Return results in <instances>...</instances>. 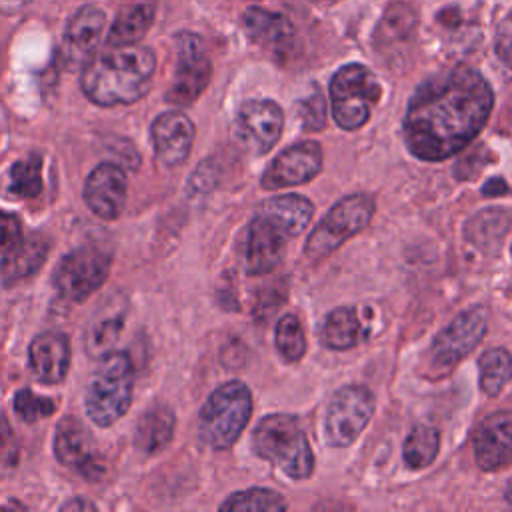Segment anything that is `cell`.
I'll list each match as a JSON object with an SVG mask.
<instances>
[{
  "label": "cell",
  "mask_w": 512,
  "mask_h": 512,
  "mask_svg": "<svg viewBox=\"0 0 512 512\" xmlns=\"http://www.w3.org/2000/svg\"><path fill=\"white\" fill-rule=\"evenodd\" d=\"M494 92L486 78L458 66L424 80L412 94L404 122V142L412 156L438 162L466 148L486 126Z\"/></svg>",
  "instance_id": "cell-1"
},
{
  "label": "cell",
  "mask_w": 512,
  "mask_h": 512,
  "mask_svg": "<svg viewBox=\"0 0 512 512\" xmlns=\"http://www.w3.org/2000/svg\"><path fill=\"white\" fill-rule=\"evenodd\" d=\"M156 56L150 48L108 46L82 68V90L98 106H122L140 100L152 84Z\"/></svg>",
  "instance_id": "cell-2"
},
{
  "label": "cell",
  "mask_w": 512,
  "mask_h": 512,
  "mask_svg": "<svg viewBox=\"0 0 512 512\" xmlns=\"http://www.w3.org/2000/svg\"><path fill=\"white\" fill-rule=\"evenodd\" d=\"M252 448L292 480H306L314 472V452L308 436L292 414L262 418L252 432Z\"/></svg>",
  "instance_id": "cell-3"
},
{
  "label": "cell",
  "mask_w": 512,
  "mask_h": 512,
  "mask_svg": "<svg viewBox=\"0 0 512 512\" xmlns=\"http://www.w3.org/2000/svg\"><path fill=\"white\" fill-rule=\"evenodd\" d=\"M134 368L126 352H108L94 370L86 390V412L96 426H112L130 408Z\"/></svg>",
  "instance_id": "cell-4"
},
{
  "label": "cell",
  "mask_w": 512,
  "mask_h": 512,
  "mask_svg": "<svg viewBox=\"0 0 512 512\" xmlns=\"http://www.w3.org/2000/svg\"><path fill=\"white\" fill-rule=\"evenodd\" d=\"M252 414V394L240 380L218 386L200 410L198 434L216 450L230 448L244 432Z\"/></svg>",
  "instance_id": "cell-5"
},
{
  "label": "cell",
  "mask_w": 512,
  "mask_h": 512,
  "mask_svg": "<svg viewBox=\"0 0 512 512\" xmlns=\"http://www.w3.org/2000/svg\"><path fill=\"white\" fill-rule=\"evenodd\" d=\"M382 94L380 82L364 64H346L330 80V106L344 130L362 128Z\"/></svg>",
  "instance_id": "cell-6"
},
{
  "label": "cell",
  "mask_w": 512,
  "mask_h": 512,
  "mask_svg": "<svg viewBox=\"0 0 512 512\" xmlns=\"http://www.w3.org/2000/svg\"><path fill=\"white\" fill-rule=\"evenodd\" d=\"M374 212L376 200L372 194L354 192L340 198L310 232L304 244V254L316 260L330 256L348 238L364 230L372 220Z\"/></svg>",
  "instance_id": "cell-7"
},
{
  "label": "cell",
  "mask_w": 512,
  "mask_h": 512,
  "mask_svg": "<svg viewBox=\"0 0 512 512\" xmlns=\"http://www.w3.org/2000/svg\"><path fill=\"white\" fill-rule=\"evenodd\" d=\"M110 272V256L94 246H82L66 254L52 276L56 292L68 302H84L96 292Z\"/></svg>",
  "instance_id": "cell-8"
},
{
  "label": "cell",
  "mask_w": 512,
  "mask_h": 512,
  "mask_svg": "<svg viewBox=\"0 0 512 512\" xmlns=\"http://www.w3.org/2000/svg\"><path fill=\"white\" fill-rule=\"evenodd\" d=\"M376 408L374 394L360 384L340 388L326 410V440L334 448L350 446L368 426Z\"/></svg>",
  "instance_id": "cell-9"
},
{
  "label": "cell",
  "mask_w": 512,
  "mask_h": 512,
  "mask_svg": "<svg viewBox=\"0 0 512 512\" xmlns=\"http://www.w3.org/2000/svg\"><path fill=\"white\" fill-rule=\"evenodd\" d=\"M212 64L200 36L180 32L176 38V68L166 100L176 106L192 104L208 86Z\"/></svg>",
  "instance_id": "cell-10"
},
{
  "label": "cell",
  "mask_w": 512,
  "mask_h": 512,
  "mask_svg": "<svg viewBox=\"0 0 512 512\" xmlns=\"http://www.w3.org/2000/svg\"><path fill=\"white\" fill-rule=\"evenodd\" d=\"M488 328L486 306H472L460 312L432 342V362L436 368H452L464 360L484 338Z\"/></svg>",
  "instance_id": "cell-11"
},
{
  "label": "cell",
  "mask_w": 512,
  "mask_h": 512,
  "mask_svg": "<svg viewBox=\"0 0 512 512\" xmlns=\"http://www.w3.org/2000/svg\"><path fill=\"white\" fill-rule=\"evenodd\" d=\"M284 112L274 100H248L234 122L236 140L254 154H266L280 140Z\"/></svg>",
  "instance_id": "cell-12"
},
{
  "label": "cell",
  "mask_w": 512,
  "mask_h": 512,
  "mask_svg": "<svg viewBox=\"0 0 512 512\" xmlns=\"http://www.w3.org/2000/svg\"><path fill=\"white\" fill-rule=\"evenodd\" d=\"M54 452L62 466L70 468L74 474L96 482L104 474V460L82 422L66 416L56 426Z\"/></svg>",
  "instance_id": "cell-13"
},
{
  "label": "cell",
  "mask_w": 512,
  "mask_h": 512,
  "mask_svg": "<svg viewBox=\"0 0 512 512\" xmlns=\"http://www.w3.org/2000/svg\"><path fill=\"white\" fill-rule=\"evenodd\" d=\"M324 152L314 140H304L282 150L264 170L260 184L264 190H280L310 182L322 170Z\"/></svg>",
  "instance_id": "cell-14"
},
{
  "label": "cell",
  "mask_w": 512,
  "mask_h": 512,
  "mask_svg": "<svg viewBox=\"0 0 512 512\" xmlns=\"http://www.w3.org/2000/svg\"><path fill=\"white\" fill-rule=\"evenodd\" d=\"M286 230L264 212H256L248 224L244 246V268L248 274H266L282 260L286 242Z\"/></svg>",
  "instance_id": "cell-15"
},
{
  "label": "cell",
  "mask_w": 512,
  "mask_h": 512,
  "mask_svg": "<svg viewBox=\"0 0 512 512\" xmlns=\"http://www.w3.org/2000/svg\"><path fill=\"white\" fill-rule=\"evenodd\" d=\"M106 28V14L98 6H82L66 24L62 58L70 70L84 68L94 56Z\"/></svg>",
  "instance_id": "cell-16"
},
{
  "label": "cell",
  "mask_w": 512,
  "mask_h": 512,
  "mask_svg": "<svg viewBox=\"0 0 512 512\" xmlns=\"http://www.w3.org/2000/svg\"><path fill=\"white\" fill-rule=\"evenodd\" d=\"M474 456L482 470L496 472L512 462V410L486 416L474 432Z\"/></svg>",
  "instance_id": "cell-17"
},
{
  "label": "cell",
  "mask_w": 512,
  "mask_h": 512,
  "mask_svg": "<svg viewBox=\"0 0 512 512\" xmlns=\"http://www.w3.org/2000/svg\"><path fill=\"white\" fill-rule=\"evenodd\" d=\"M126 196V174L112 162L98 164L86 178L84 200L88 208L104 220H114L122 214Z\"/></svg>",
  "instance_id": "cell-18"
},
{
  "label": "cell",
  "mask_w": 512,
  "mask_h": 512,
  "mask_svg": "<svg viewBox=\"0 0 512 512\" xmlns=\"http://www.w3.org/2000/svg\"><path fill=\"white\" fill-rule=\"evenodd\" d=\"M194 134V124L184 112L170 110L160 114L152 122V142L158 160L170 168L180 166L192 150Z\"/></svg>",
  "instance_id": "cell-19"
},
{
  "label": "cell",
  "mask_w": 512,
  "mask_h": 512,
  "mask_svg": "<svg viewBox=\"0 0 512 512\" xmlns=\"http://www.w3.org/2000/svg\"><path fill=\"white\" fill-rule=\"evenodd\" d=\"M30 372L38 382L60 384L70 366V340L62 332H46L32 340L28 352Z\"/></svg>",
  "instance_id": "cell-20"
},
{
  "label": "cell",
  "mask_w": 512,
  "mask_h": 512,
  "mask_svg": "<svg viewBox=\"0 0 512 512\" xmlns=\"http://www.w3.org/2000/svg\"><path fill=\"white\" fill-rule=\"evenodd\" d=\"M512 228V212L502 206H488L468 218L464 226L466 240L486 254H496Z\"/></svg>",
  "instance_id": "cell-21"
},
{
  "label": "cell",
  "mask_w": 512,
  "mask_h": 512,
  "mask_svg": "<svg viewBox=\"0 0 512 512\" xmlns=\"http://www.w3.org/2000/svg\"><path fill=\"white\" fill-rule=\"evenodd\" d=\"M242 24L246 34L262 46L268 48H282L292 42L294 28L292 22L278 12H270L260 6H252L244 12Z\"/></svg>",
  "instance_id": "cell-22"
},
{
  "label": "cell",
  "mask_w": 512,
  "mask_h": 512,
  "mask_svg": "<svg viewBox=\"0 0 512 512\" xmlns=\"http://www.w3.org/2000/svg\"><path fill=\"white\" fill-rule=\"evenodd\" d=\"M174 426H176L174 412L164 404H154L140 416L136 424V432H134L136 448L144 454H154L162 450L164 446L170 444L174 436Z\"/></svg>",
  "instance_id": "cell-23"
},
{
  "label": "cell",
  "mask_w": 512,
  "mask_h": 512,
  "mask_svg": "<svg viewBox=\"0 0 512 512\" xmlns=\"http://www.w3.org/2000/svg\"><path fill=\"white\" fill-rule=\"evenodd\" d=\"M258 210L268 214L272 220H276L292 238V236H298L310 224L314 214V204L300 194H278L264 200Z\"/></svg>",
  "instance_id": "cell-24"
},
{
  "label": "cell",
  "mask_w": 512,
  "mask_h": 512,
  "mask_svg": "<svg viewBox=\"0 0 512 512\" xmlns=\"http://www.w3.org/2000/svg\"><path fill=\"white\" fill-rule=\"evenodd\" d=\"M46 254H48V242L42 236L34 234L22 240L16 248L6 252L0 264L4 284H14L32 276L44 264Z\"/></svg>",
  "instance_id": "cell-25"
},
{
  "label": "cell",
  "mask_w": 512,
  "mask_h": 512,
  "mask_svg": "<svg viewBox=\"0 0 512 512\" xmlns=\"http://www.w3.org/2000/svg\"><path fill=\"white\" fill-rule=\"evenodd\" d=\"M362 336L364 328L354 306H338L324 320L322 342L330 350H348L356 346Z\"/></svg>",
  "instance_id": "cell-26"
},
{
  "label": "cell",
  "mask_w": 512,
  "mask_h": 512,
  "mask_svg": "<svg viewBox=\"0 0 512 512\" xmlns=\"http://www.w3.org/2000/svg\"><path fill=\"white\" fill-rule=\"evenodd\" d=\"M154 6L148 2L134 4L122 10L110 26L108 46H130L136 44L154 22Z\"/></svg>",
  "instance_id": "cell-27"
},
{
  "label": "cell",
  "mask_w": 512,
  "mask_h": 512,
  "mask_svg": "<svg viewBox=\"0 0 512 512\" xmlns=\"http://www.w3.org/2000/svg\"><path fill=\"white\" fill-rule=\"evenodd\" d=\"M124 316L126 314L122 308H110L100 316H94L84 340L90 356H104L112 352V346L118 342L124 328Z\"/></svg>",
  "instance_id": "cell-28"
},
{
  "label": "cell",
  "mask_w": 512,
  "mask_h": 512,
  "mask_svg": "<svg viewBox=\"0 0 512 512\" xmlns=\"http://www.w3.org/2000/svg\"><path fill=\"white\" fill-rule=\"evenodd\" d=\"M438 448H440V432L430 424H416L404 440L402 456L408 468L420 470L430 466L436 460Z\"/></svg>",
  "instance_id": "cell-29"
},
{
  "label": "cell",
  "mask_w": 512,
  "mask_h": 512,
  "mask_svg": "<svg viewBox=\"0 0 512 512\" xmlns=\"http://www.w3.org/2000/svg\"><path fill=\"white\" fill-rule=\"evenodd\" d=\"M480 388L486 396H498L512 380V354L506 348H490L480 360Z\"/></svg>",
  "instance_id": "cell-30"
},
{
  "label": "cell",
  "mask_w": 512,
  "mask_h": 512,
  "mask_svg": "<svg viewBox=\"0 0 512 512\" xmlns=\"http://www.w3.org/2000/svg\"><path fill=\"white\" fill-rule=\"evenodd\" d=\"M288 504L282 494L270 488H248L230 494L222 504L220 510L232 512H282Z\"/></svg>",
  "instance_id": "cell-31"
},
{
  "label": "cell",
  "mask_w": 512,
  "mask_h": 512,
  "mask_svg": "<svg viewBox=\"0 0 512 512\" xmlns=\"http://www.w3.org/2000/svg\"><path fill=\"white\" fill-rule=\"evenodd\" d=\"M6 190L14 198H34L42 190V160L38 154H32L24 160L12 164L8 172Z\"/></svg>",
  "instance_id": "cell-32"
},
{
  "label": "cell",
  "mask_w": 512,
  "mask_h": 512,
  "mask_svg": "<svg viewBox=\"0 0 512 512\" xmlns=\"http://www.w3.org/2000/svg\"><path fill=\"white\" fill-rule=\"evenodd\" d=\"M276 350L284 362H298L306 352V334L296 314H284L276 324Z\"/></svg>",
  "instance_id": "cell-33"
},
{
  "label": "cell",
  "mask_w": 512,
  "mask_h": 512,
  "mask_svg": "<svg viewBox=\"0 0 512 512\" xmlns=\"http://www.w3.org/2000/svg\"><path fill=\"white\" fill-rule=\"evenodd\" d=\"M14 410L24 422H38V420L54 414L56 404H54L52 398L38 396L36 392L28 390V388H22L14 396Z\"/></svg>",
  "instance_id": "cell-34"
},
{
  "label": "cell",
  "mask_w": 512,
  "mask_h": 512,
  "mask_svg": "<svg viewBox=\"0 0 512 512\" xmlns=\"http://www.w3.org/2000/svg\"><path fill=\"white\" fill-rule=\"evenodd\" d=\"M300 120L304 124V130H322L326 124V102L320 90H314L304 100L298 102Z\"/></svg>",
  "instance_id": "cell-35"
},
{
  "label": "cell",
  "mask_w": 512,
  "mask_h": 512,
  "mask_svg": "<svg viewBox=\"0 0 512 512\" xmlns=\"http://www.w3.org/2000/svg\"><path fill=\"white\" fill-rule=\"evenodd\" d=\"M22 242V226L14 214L0 212V252H10Z\"/></svg>",
  "instance_id": "cell-36"
},
{
  "label": "cell",
  "mask_w": 512,
  "mask_h": 512,
  "mask_svg": "<svg viewBox=\"0 0 512 512\" xmlns=\"http://www.w3.org/2000/svg\"><path fill=\"white\" fill-rule=\"evenodd\" d=\"M494 48L498 58L512 70V12L504 16V20L498 24Z\"/></svg>",
  "instance_id": "cell-37"
},
{
  "label": "cell",
  "mask_w": 512,
  "mask_h": 512,
  "mask_svg": "<svg viewBox=\"0 0 512 512\" xmlns=\"http://www.w3.org/2000/svg\"><path fill=\"white\" fill-rule=\"evenodd\" d=\"M506 188H508V186H506V182H504L502 178H492L490 182H486V184L482 186V194H486V196H496V194H504Z\"/></svg>",
  "instance_id": "cell-38"
},
{
  "label": "cell",
  "mask_w": 512,
  "mask_h": 512,
  "mask_svg": "<svg viewBox=\"0 0 512 512\" xmlns=\"http://www.w3.org/2000/svg\"><path fill=\"white\" fill-rule=\"evenodd\" d=\"M30 0H0V12L2 14H16L20 12Z\"/></svg>",
  "instance_id": "cell-39"
},
{
  "label": "cell",
  "mask_w": 512,
  "mask_h": 512,
  "mask_svg": "<svg viewBox=\"0 0 512 512\" xmlns=\"http://www.w3.org/2000/svg\"><path fill=\"white\" fill-rule=\"evenodd\" d=\"M74 508H88V510H92L94 508V504L92 502H86V500H70V502H66L64 506H62V510H74Z\"/></svg>",
  "instance_id": "cell-40"
},
{
  "label": "cell",
  "mask_w": 512,
  "mask_h": 512,
  "mask_svg": "<svg viewBox=\"0 0 512 512\" xmlns=\"http://www.w3.org/2000/svg\"><path fill=\"white\" fill-rule=\"evenodd\" d=\"M504 498H506L508 506H512V478H510V480H508V484H506V490H504Z\"/></svg>",
  "instance_id": "cell-41"
}]
</instances>
